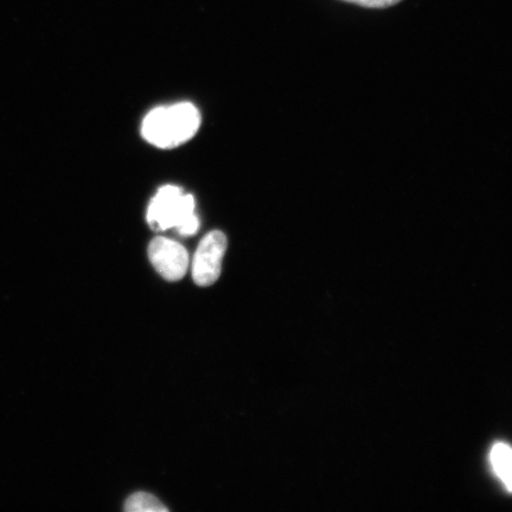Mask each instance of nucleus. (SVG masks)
<instances>
[{"label": "nucleus", "instance_id": "f257e3e1", "mask_svg": "<svg viewBox=\"0 0 512 512\" xmlns=\"http://www.w3.org/2000/svg\"><path fill=\"white\" fill-rule=\"evenodd\" d=\"M201 126V114L189 102L158 107L146 115L142 134L159 149H174L188 142Z\"/></svg>", "mask_w": 512, "mask_h": 512}, {"label": "nucleus", "instance_id": "f03ea898", "mask_svg": "<svg viewBox=\"0 0 512 512\" xmlns=\"http://www.w3.org/2000/svg\"><path fill=\"white\" fill-rule=\"evenodd\" d=\"M147 222L152 229L176 228L184 236L196 234L200 227L194 197L184 195L182 189L174 185H166L158 191L147 210Z\"/></svg>", "mask_w": 512, "mask_h": 512}, {"label": "nucleus", "instance_id": "7ed1b4c3", "mask_svg": "<svg viewBox=\"0 0 512 512\" xmlns=\"http://www.w3.org/2000/svg\"><path fill=\"white\" fill-rule=\"evenodd\" d=\"M227 238L220 230H213L198 245L192 261V278L198 286H210L220 278Z\"/></svg>", "mask_w": 512, "mask_h": 512}, {"label": "nucleus", "instance_id": "20e7f679", "mask_svg": "<svg viewBox=\"0 0 512 512\" xmlns=\"http://www.w3.org/2000/svg\"><path fill=\"white\" fill-rule=\"evenodd\" d=\"M149 259L155 270L168 281L184 278L189 268V253L181 243L156 238L149 246Z\"/></svg>", "mask_w": 512, "mask_h": 512}, {"label": "nucleus", "instance_id": "39448f33", "mask_svg": "<svg viewBox=\"0 0 512 512\" xmlns=\"http://www.w3.org/2000/svg\"><path fill=\"white\" fill-rule=\"evenodd\" d=\"M491 463L497 475L512 492V448L508 445L497 444L492 448Z\"/></svg>", "mask_w": 512, "mask_h": 512}, {"label": "nucleus", "instance_id": "423d86ee", "mask_svg": "<svg viewBox=\"0 0 512 512\" xmlns=\"http://www.w3.org/2000/svg\"><path fill=\"white\" fill-rule=\"evenodd\" d=\"M125 510L128 512H166L163 503L155 496L146 494V492H137L127 498Z\"/></svg>", "mask_w": 512, "mask_h": 512}, {"label": "nucleus", "instance_id": "0eeeda50", "mask_svg": "<svg viewBox=\"0 0 512 512\" xmlns=\"http://www.w3.org/2000/svg\"><path fill=\"white\" fill-rule=\"evenodd\" d=\"M343 2L360 5L363 8L384 9L398 4L401 0H343Z\"/></svg>", "mask_w": 512, "mask_h": 512}]
</instances>
